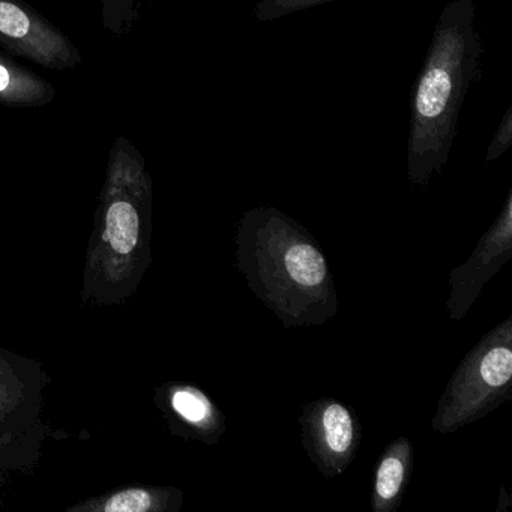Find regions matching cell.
<instances>
[{
	"instance_id": "cell-1",
	"label": "cell",
	"mask_w": 512,
	"mask_h": 512,
	"mask_svg": "<svg viewBox=\"0 0 512 512\" xmlns=\"http://www.w3.org/2000/svg\"><path fill=\"white\" fill-rule=\"evenodd\" d=\"M236 269L286 329L322 326L338 313L331 266L314 236L277 208L245 211L236 224Z\"/></svg>"
},
{
	"instance_id": "cell-2",
	"label": "cell",
	"mask_w": 512,
	"mask_h": 512,
	"mask_svg": "<svg viewBox=\"0 0 512 512\" xmlns=\"http://www.w3.org/2000/svg\"><path fill=\"white\" fill-rule=\"evenodd\" d=\"M151 230L146 158L127 137H116L86 256L85 301L119 305L133 296L151 262Z\"/></svg>"
},
{
	"instance_id": "cell-3",
	"label": "cell",
	"mask_w": 512,
	"mask_h": 512,
	"mask_svg": "<svg viewBox=\"0 0 512 512\" xmlns=\"http://www.w3.org/2000/svg\"><path fill=\"white\" fill-rule=\"evenodd\" d=\"M472 0H455L443 10L427 61L413 95L407 176L427 185L442 172L455 137L458 113L476 77L482 47L473 29Z\"/></svg>"
},
{
	"instance_id": "cell-4",
	"label": "cell",
	"mask_w": 512,
	"mask_h": 512,
	"mask_svg": "<svg viewBox=\"0 0 512 512\" xmlns=\"http://www.w3.org/2000/svg\"><path fill=\"white\" fill-rule=\"evenodd\" d=\"M512 400V314L466 353L437 403L431 428L455 433Z\"/></svg>"
},
{
	"instance_id": "cell-5",
	"label": "cell",
	"mask_w": 512,
	"mask_h": 512,
	"mask_svg": "<svg viewBox=\"0 0 512 512\" xmlns=\"http://www.w3.org/2000/svg\"><path fill=\"white\" fill-rule=\"evenodd\" d=\"M298 424L308 458L326 479L349 469L362 442L361 421L353 407L335 398H317L304 404Z\"/></svg>"
},
{
	"instance_id": "cell-6",
	"label": "cell",
	"mask_w": 512,
	"mask_h": 512,
	"mask_svg": "<svg viewBox=\"0 0 512 512\" xmlns=\"http://www.w3.org/2000/svg\"><path fill=\"white\" fill-rule=\"evenodd\" d=\"M0 50L53 71L83 61L74 41L25 0H0Z\"/></svg>"
},
{
	"instance_id": "cell-7",
	"label": "cell",
	"mask_w": 512,
	"mask_h": 512,
	"mask_svg": "<svg viewBox=\"0 0 512 512\" xmlns=\"http://www.w3.org/2000/svg\"><path fill=\"white\" fill-rule=\"evenodd\" d=\"M512 259V190L490 229L481 236L466 262L449 272L446 310L451 320H463L485 284Z\"/></svg>"
},
{
	"instance_id": "cell-8",
	"label": "cell",
	"mask_w": 512,
	"mask_h": 512,
	"mask_svg": "<svg viewBox=\"0 0 512 512\" xmlns=\"http://www.w3.org/2000/svg\"><path fill=\"white\" fill-rule=\"evenodd\" d=\"M164 401L175 425V433L185 439L215 445L226 433V415L202 389L173 383L164 391Z\"/></svg>"
},
{
	"instance_id": "cell-9",
	"label": "cell",
	"mask_w": 512,
	"mask_h": 512,
	"mask_svg": "<svg viewBox=\"0 0 512 512\" xmlns=\"http://www.w3.org/2000/svg\"><path fill=\"white\" fill-rule=\"evenodd\" d=\"M415 467V449L409 437L391 440L374 467L370 506L373 512H395L403 503Z\"/></svg>"
},
{
	"instance_id": "cell-10",
	"label": "cell",
	"mask_w": 512,
	"mask_h": 512,
	"mask_svg": "<svg viewBox=\"0 0 512 512\" xmlns=\"http://www.w3.org/2000/svg\"><path fill=\"white\" fill-rule=\"evenodd\" d=\"M184 494L176 488L127 487L77 503L70 512H175Z\"/></svg>"
},
{
	"instance_id": "cell-11",
	"label": "cell",
	"mask_w": 512,
	"mask_h": 512,
	"mask_svg": "<svg viewBox=\"0 0 512 512\" xmlns=\"http://www.w3.org/2000/svg\"><path fill=\"white\" fill-rule=\"evenodd\" d=\"M55 98L56 89L49 80L0 50V106L41 109L52 104Z\"/></svg>"
},
{
	"instance_id": "cell-12",
	"label": "cell",
	"mask_w": 512,
	"mask_h": 512,
	"mask_svg": "<svg viewBox=\"0 0 512 512\" xmlns=\"http://www.w3.org/2000/svg\"><path fill=\"white\" fill-rule=\"evenodd\" d=\"M145 0H100L101 25L109 34L122 38L139 22Z\"/></svg>"
},
{
	"instance_id": "cell-13",
	"label": "cell",
	"mask_w": 512,
	"mask_h": 512,
	"mask_svg": "<svg viewBox=\"0 0 512 512\" xmlns=\"http://www.w3.org/2000/svg\"><path fill=\"white\" fill-rule=\"evenodd\" d=\"M326 0H265L257 8V17L260 20H271L275 17L287 16L292 11L302 8L313 7L316 4H323Z\"/></svg>"
},
{
	"instance_id": "cell-14",
	"label": "cell",
	"mask_w": 512,
	"mask_h": 512,
	"mask_svg": "<svg viewBox=\"0 0 512 512\" xmlns=\"http://www.w3.org/2000/svg\"><path fill=\"white\" fill-rule=\"evenodd\" d=\"M511 112L506 113L505 121L502 124V130L497 133L496 140L491 143L490 151L487 154V161L496 160L511 145Z\"/></svg>"
},
{
	"instance_id": "cell-15",
	"label": "cell",
	"mask_w": 512,
	"mask_h": 512,
	"mask_svg": "<svg viewBox=\"0 0 512 512\" xmlns=\"http://www.w3.org/2000/svg\"><path fill=\"white\" fill-rule=\"evenodd\" d=\"M7 382L4 379V371L0 368V403L7 404Z\"/></svg>"
},
{
	"instance_id": "cell-16",
	"label": "cell",
	"mask_w": 512,
	"mask_h": 512,
	"mask_svg": "<svg viewBox=\"0 0 512 512\" xmlns=\"http://www.w3.org/2000/svg\"><path fill=\"white\" fill-rule=\"evenodd\" d=\"M5 404L0 403V412H2V409H4Z\"/></svg>"
}]
</instances>
